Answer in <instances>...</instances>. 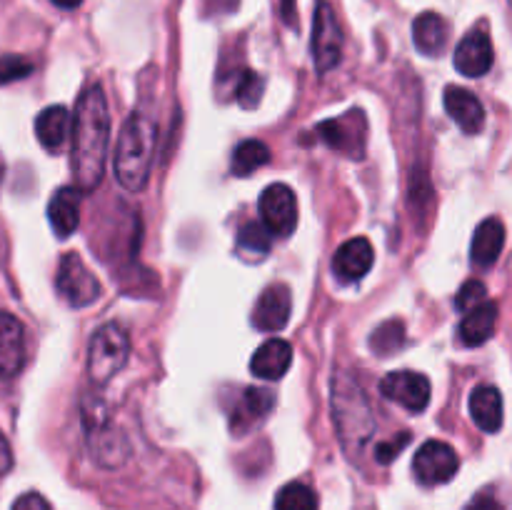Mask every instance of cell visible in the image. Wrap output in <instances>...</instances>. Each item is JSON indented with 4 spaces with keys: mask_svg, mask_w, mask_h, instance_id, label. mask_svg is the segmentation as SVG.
Listing matches in <instances>:
<instances>
[{
    "mask_svg": "<svg viewBox=\"0 0 512 510\" xmlns=\"http://www.w3.org/2000/svg\"><path fill=\"white\" fill-rule=\"evenodd\" d=\"M468 510H500V503L490 498V495H480V498H475L473 503H470Z\"/></svg>",
    "mask_w": 512,
    "mask_h": 510,
    "instance_id": "cell-35",
    "label": "cell"
},
{
    "mask_svg": "<svg viewBox=\"0 0 512 510\" xmlns=\"http://www.w3.org/2000/svg\"><path fill=\"white\" fill-rule=\"evenodd\" d=\"M495 325H498V303L493 300H485V303L475 305L473 310H468L460 323V340L468 348H478V345L488 343L495 333Z\"/></svg>",
    "mask_w": 512,
    "mask_h": 510,
    "instance_id": "cell-21",
    "label": "cell"
},
{
    "mask_svg": "<svg viewBox=\"0 0 512 510\" xmlns=\"http://www.w3.org/2000/svg\"><path fill=\"white\" fill-rule=\"evenodd\" d=\"M375 263V250L373 243L363 235L350 238L335 250L333 255V273L340 283H358L365 275L370 273Z\"/></svg>",
    "mask_w": 512,
    "mask_h": 510,
    "instance_id": "cell-13",
    "label": "cell"
},
{
    "mask_svg": "<svg viewBox=\"0 0 512 510\" xmlns=\"http://www.w3.org/2000/svg\"><path fill=\"white\" fill-rule=\"evenodd\" d=\"M70 168L83 193H93L105 175L110 145V110L100 85H88L78 98L73 115Z\"/></svg>",
    "mask_w": 512,
    "mask_h": 510,
    "instance_id": "cell-1",
    "label": "cell"
},
{
    "mask_svg": "<svg viewBox=\"0 0 512 510\" xmlns=\"http://www.w3.org/2000/svg\"><path fill=\"white\" fill-rule=\"evenodd\" d=\"M450 38V28H448V20L438 13H423L415 18L413 23V40H415V48L420 50L423 55H440L448 45Z\"/></svg>",
    "mask_w": 512,
    "mask_h": 510,
    "instance_id": "cell-24",
    "label": "cell"
},
{
    "mask_svg": "<svg viewBox=\"0 0 512 510\" xmlns=\"http://www.w3.org/2000/svg\"><path fill=\"white\" fill-rule=\"evenodd\" d=\"M453 63L458 73L465 75V78H480V75L488 73L495 63V50L490 35L485 30H470L458 43Z\"/></svg>",
    "mask_w": 512,
    "mask_h": 510,
    "instance_id": "cell-14",
    "label": "cell"
},
{
    "mask_svg": "<svg viewBox=\"0 0 512 510\" xmlns=\"http://www.w3.org/2000/svg\"><path fill=\"white\" fill-rule=\"evenodd\" d=\"M10 468H13V455H10L8 440H5L3 433H0V475L8 473Z\"/></svg>",
    "mask_w": 512,
    "mask_h": 510,
    "instance_id": "cell-34",
    "label": "cell"
},
{
    "mask_svg": "<svg viewBox=\"0 0 512 510\" xmlns=\"http://www.w3.org/2000/svg\"><path fill=\"white\" fill-rule=\"evenodd\" d=\"M413 440V435H410V430H403V433L393 435L390 440H383V443L375 445V460H378L380 465H388L393 463L395 458H398L400 453L405 450V445Z\"/></svg>",
    "mask_w": 512,
    "mask_h": 510,
    "instance_id": "cell-31",
    "label": "cell"
},
{
    "mask_svg": "<svg viewBox=\"0 0 512 510\" xmlns=\"http://www.w3.org/2000/svg\"><path fill=\"white\" fill-rule=\"evenodd\" d=\"M25 355V328L15 315L0 310V378L8 380L23 370Z\"/></svg>",
    "mask_w": 512,
    "mask_h": 510,
    "instance_id": "cell-15",
    "label": "cell"
},
{
    "mask_svg": "<svg viewBox=\"0 0 512 510\" xmlns=\"http://www.w3.org/2000/svg\"><path fill=\"white\" fill-rule=\"evenodd\" d=\"M55 288L70 308H88L98 300L100 283L78 253H65L58 263Z\"/></svg>",
    "mask_w": 512,
    "mask_h": 510,
    "instance_id": "cell-7",
    "label": "cell"
},
{
    "mask_svg": "<svg viewBox=\"0 0 512 510\" xmlns=\"http://www.w3.org/2000/svg\"><path fill=\"white\" fill-rule=\"evenodd\" d=\"M33 70L35 65L30 63L28 58H23V55H3V58H0V85L28 78Z\"/></svg>",
    "mask_w": 512,
    "mask_h": 510,
    "instance_id": "cell-30",
    "label": "cell"
},
{
    "mask_svg": "<svg viewBox=\"0 0 512 510\" xmlns=\"http://www.w3.org/2000/svg\"><path fill=\"white\" fill-rule=\"evenodd\" d=\"M403 345H405V323L398 318L385 320V323L380 325L373 335H370V350L378 355H383V358L398 353Z\"/></svg>",
    "mask_w": 512,
    "mask_h": 510,
    "instance_id": "cell-27",
    "label": "cell"
},
{
    "mask_svg": "<svg viewBox=\"0 0 512 510\" xmlns=\"http://www.w3.org/2000/svg\"><path fill=\"white\" fill-rule=\"evenodd\" d=\"M50 3L58 5V8H63V10H75L80 3H83V0H50Z\"/></svg>",
    "mask_w": 512,
    "mask_h": 510,
    "instance_id": "cell-37",
    "label": "cell"
},
{
    "mask_svg": "<svg viewBox=\"0 0 512 510\" xmlns=\"http://www.w3.org/2000/svg\"><path fill=\"white\" fill-rule=\"evenodd\" d=\"M505 248V225L500 218H485L478 225L470 245V258L480 268H490Z\"/></svg>",
    "mask_w": 512,
    "mask_h": 510,
    "instance_id": "cell-22",
    "label": "cell"
},
{
    "mask_svg": "<svg viewBox=\"0 0 512 510\" xmlns=\"http://www.w3.org/2000/svg\"><path fill=\"white\" fill-rule=\"evenodd\" d=\"M273 405H275V398L270 390H263V388L245 390L243 400H240V405L233 410V415H230V428H233V433H245L248 428L258 425L260 420L268 418Z\"/></svg>",
    "mask_w": 512,
    "mask_h": 510,
    "instance_id": "cell-23",
    "label": "cell"
},
{
    "mask_svg": "<svg viewBox=\"0 0 512 510\" xmlns=\"http://www.w3.org/2000/svg\"><path fill=\"white\" fill-rule=\"evenodd\" d=\"M83 428H85V443H88L90 458L95 465L105 470H115L130 458V443L123 435V430L115 428L103 413V403L83 405Z\"/></svg>",
    "mask_w": 512,
    "mask_h": 510,
    "instance_id": "cell-4",
    "label": "cell"
},
{
    "mask_svg": "<svg viewBox=\"0 0 512 510\" xmlns=\"http://www.w3.org/2000/svg\"><path fill=\"white\" fill-rule=\"evenodd\" d=\"M485 295H488L485 283H480V280H468V283H465L458 293V308L463 310V313H468V310H473L475 305H480L488 300Z\"/></svg>",
    "mask_w": 512,
    "mask_h": 510,
    "instance_id": "cell-32",
    "label": "cell"
},
{
    "mask_svg": "<svg viewBox=\"0 0 512 510\" xmlns=\"http://www.w3.org/2000/svg\"><path fill=\"white\" fill-rule=\"evenodd\" d=\"M3 173H5V165H3V160H0V183H3Z\"/></svg>",
    "mask_w": 512,
    "mask_h": 510,
    "instance_id": "cell-38",
    "label": "cell"
},
{
    "mask_svg": "<svg viewBox=\"0 0 512 510\" xmlns=\"http://www.w3.org/2000/svg\"><path fill=\"white\" fill-rule=\"evenodd\" d=\"M310 53H313V63L318 73H328L343 58V30H340L335 10L328 0L315 3Z\"/></svg>",
    "mask_w": 512,
    "mask_h": 510,
    "instance_id": "cell-6",
    "label": "cell"
},
{
    "mask_svg": "<svg viewBox=\"0 0 512 510\" xmlns=\"http://www.w3.org/2000/svg\"><path fill=\"white\" fill-rule=\"evenodd\" d=\"M460 468V458L453 450V445L443 440H428L418 448L413 460L415 478L423 485H443L455 478Z\"/></svg>",
    "mask_w": 512,
    "mask_h": 510,
    "instance_id": "cell-10",
    "label": "cell"
},
{
    "mask_svg": "<svg viewBox=\"0 0 512 510\" xmlns=\"http://www.w3.org/2000/svg\"><path fill=\"white\" fill-rule=\"evenodd\" d=\"M293 313V293L285 283H273L260 293L253 308V325L263 333H280Z\"/></svg>",
    "mask_w": 512,
    "mask_h": 510,
    "instance_id": "cell-12",
    "label": "cell"
},
{
    "mask_svg": "<svg viewBox=\"0 0 512 510\" xmlns=\"http://www.w3.org/2000/svg\"><path fill=\"white\" fill-rule=\"evenodd\" d=\"M270 163V148L263 140H243L238 148L233 150V160H230V173L238 178H248L258 168Z\"/></svg>",
    "mask_w": 512,
    "mask_h": 510,
    "instance_id": "cell-25",
    "label": "cell"
},
{
    "mask_svg": "<svg viewBox=\"0 0 512 510\" xmlns=\"http://www.w3.org/2000/svg\"><path fill=\"white\" fill-rule=\"evenodd\" d=\"M270 230L265 228L263 223H245L238 233V245L240 250L245 253H253V255H265L270 250Z\"/></svg>",
    "mask_w": 512,
    "mask_h": 510,
    "instance_id": "cell-29",
    "label": "cell"
},
{
    "mask_svg": "<svg viewBox=\"0 0 512 510\" xmlns=\"http://www.w3.org/2000/svg\"><path fill=\"white\" fill-rule=\"evenodd\" d=\"M470 415L485 433H498L503 428V395L495 385H478L470 393Z\"/></svg>",
    "mask_w": 512,
    "mask_h": 510,
    "instance_id": "cell-20",
    "label": "cell"
},
{
    "mask_svg": "<svg viewBox=\"0 0 512 510\" xmlns=\"http://www.w3.org/2000/svg\"><path fill=\"white\" fill-rule=\"evenodd\" d=\"M280 13H283V20L295 28V0H280Z\"/></svg>",
    "mask_w": 512,
    "mask_h": 510,
    "instance_id": "cell-36",
    "label": "cell"
},
{
    "mask_svg": "<svg viewBox=\"0 0 512 510\" xmlns=\"http://www.w3.org/2000/svg\"><path fill=\"white\" fill-rule=\"evenodd\" d=\"M275 510H318V495L305 483H288L275 495Z\"/></svg>",
    "mask_w": 512,
    "mask_h": 510,
    "instance_id": "cell-28",
    "label": "cell"
},
{
    "mask_svg": "<svg viewBox=\"0 0 512 510\" xmlns=\"http://www.w3.org/2000/svg\"><path fill=\"white\" fill-rule=\"evenodd\" d=\"M130 355L128 330L120 323H105L95 330L88 345V373L93 383L105 385L123 370Z\"/></svg>",
    "mask_w": 512,
    "mask_h": 510,
    "instance_id": "cell-5",
    "label": "cell"
},
{
    "mask_svg": "<svg viewBox=\"0 0 512 510\" xmlns=\"http://www.w3.org/2000/svg\"><path fill=\"white\" fill-rule=\"evenodd\" d=\"M48 220L50 228L58 238H70L78 230L80 223V193L70 185L55 190V195L48 203Z\"/></svg>",
    "mask_w": 512,
    "mask_h": 510,
    "instance_id": "cell-19",
    "label": "cell"
},
{
    "mask_svg": "<svg viewBox=\"0 0 512 510\" xmlns=\"http://www.w3.org/2000/svg\"><path fill=\"white\" fill-rule=\"evenodd\" d=\"M333 420L343 448L348 453H363L375 430V420L368 395L350 373H335L333 378Z\"/></svg>",
    "mask_w": 512,
    "mask_h": 510,
    "instance_id": "cell-3",
    "label": "cell"
},
{
    "mask_svg": "<svg viewBox=\"0 0 512 510\" xmlns=\"http://www.w3.org/2000/svg\"><path fill=\"white\" fill-rule=\"evenodd\" d=\"M260 215L263 225L273 238H290L298 228V198L285 183H273L260 195Z\"/></svg>",
    "mask_w": 512,
    "mask_h": 510,
    "instance_id": "cell-9",
    "label": "cell"
},
{
    "mask_svg": "<svg viewBox=\"0 0 512 510\" xmlns=\"http://www.w3.org/2000/svg\"><path fill=\"white\" fill-rule=\"evenodd\" d=\"M380 393L383 398L393 400V403L403 405L410 413H423L430 403V380L423 373L415 370H393L380 380Z\"/></svg>",
    "mask_w": 512,
    "mask_h": 510,
    "instance_id": "cell-11",
    "label": "cell"
},
{
    "mask_svg": "<svg viewBox=\"0 0 512 510\" xmlns=\"http://www.w3.org/2000/svg\"><path fill=\"white\" fill-rule=\"evenodd\" d=\"M318 138L325 145H330L338 153L348 155V158H363L365 155V140H368V123H365L363 110H350L343 118L323 120L315 128Z\"/></svg>",
    "mask_w": 512,
    "mask_h": 510,
    "instance_id": "cell-8",
    "label": "cell"
},
{
    "mask_svg": "<svg viewBox=\"0 0 512 510\" xmlns=\"http://www.w3.org/2000/svg\"><path fill=\"white\" fill-rule=\"evenodd\" d=\"M158 145V130L143 113H133L120 128L118 145H115V178L128 193H140L150 180Z\"/></svg>",
    "mask_w": 512,
    "mask_h": 510,
    "instance_id": "cell-2",
    "label": "cell"
},
{
    "mask_svg": "<svg viewBox=\"0 0 512 510\" xmlns=\"http://www.w3.org/2000/svg\"><path fill=\"white\" fill-rule=\"evenodd\" d=\"M223 78L233 80V83H235L233 95H235V100L243 105V108H255V105L260 103V95H263L265 80L260 78V75H255L253 70H248V68H243V65H240V68H235L230 75L223 73Z\"/></svg>",
    "mask_w": 512,
    "mask_h": 510,
    "instance_id": "cell-26",
    "label": "cell"
},
{
    "mask_svg": "<svg viewBox=\"0 0 512 510\" xmlns=\"http://www.w3.org/2000/svg\"><path fill=\"white\" fill-rule=\"evenodd\" d=\"M293 363V348L288 340L270 338L250 358V373L263 380H280Z\"/></svg>",
    "mask_w": 512,
    "mask_h": 510,
    "instance_id": "cell-17",
    "label": "cell"
},
{
    "mask_svg": "<svg viewBox=\"0 0 512 510\" xmlns=\"http://www.w3.org/2000/svg\"><path fill=\"white\" fill-rule=\"evenodd\" d=\"M445 110L460 125L463 133L478 135L485 128V108L478 95L470 93V90L448 85L445 88Z\"/></svg>",
    "mask_w": 512,
    "mask_h": 510,
    "instance_id": "cell-16",
    "label": "cell"
},
{
    "mask_svg": "<svg viewBox=\"0 0 512 510\" xmlns=\"http://www.w3.org/2000/svg\"><path fill=\"white\" fill-rule=\"evenodd\" d=\"M13 510H53V508H50V503L43 498V495L25 493L15 500Z\"/></svg>",
    "mask_w": 512,
    "mask_h": 510,
    "instance_id": "cell-33",
    "label": "cell"
},
{
    "mask_svg": "<svg viewBox=\"0 0 512 510\" xmlns=\"http://www.w3.org/2000/svg\"><path fill=\"white\" fill-rule=\"evenodd\" d=\"M35 135H38L40 145L50 153L63 148L68 138L73 135V115L63 105H50L43 113L35 118Z\"/></svg>",
    "mask_w": 512,
    "mask_h": 510,
    "instance_id": "cell-18",
    "label": "cell"
}]
</instances>
